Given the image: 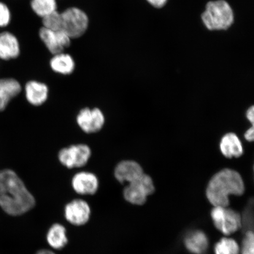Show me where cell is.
Here are the masks:
<instances>
[{"mask_svg":"<svg viewBox=\"0 0 254 254\" xmlns=\"http://www.w3.org/2000/svg\"><path fill=\"white\" fill-rule=\"evenodd\" d=\"M114 177L122 184L131 183L138 180L143 174L142 168L136 162L131 160L121 161L114 169Z\"/></svg>","mask_w":254,"mask_h":254,"instance_id":"cell-12","label":"cell"},{"mask_svg":"<svg viewBox=\"0 0 254 254\" xmlns=\"http://www.w3.org/2000/svg\"><path fill=\"white\" fill-rule=\"evenodd\" d=\"M241 254H254V236L252 230L247 231L244 237Z\"/></svg>","mask_w":254,"mask_h":254,"instance_id":"cell-22","label":"cell"},{"mask_svg":"<svg viewBox=\"0 0 254 254\" xmlns=\"http://www.w3.org/2000/svg\"><path fill=\"white\" fill-rule=\"evenodd\" d=\"M65 218L75 226L85 225L90 220L91 208L88 203L81 199L72 200L64 208Z\"/></svg>","mask_w":254,"mask_h":254,"instance_id":"cell-9","label":"cell"},{"mask_svg":"<svg viewBox=\"0 0 254 254\" xmlns=\"http://www.w3.org/2000/svg\"><path fill=\"white\" fill-rule=\"evenodd\" d=\"M91 154V150L88 145L78 144L62 148L59 152L58 159L63 166L72 169L84 167L90 160Z\"/></svg>","mask_w":254,"mask_h":254,"instance_id":"cell-7","label":"cell"},{"mask_svg":"<svg viewBox=\"0 0 254 254\" xmlns=\"http://www.w3.org/2000/svg\"><path fill=\"white\" fill-rule=\"evenodd\" d=\"M33 10L40 17H44L57 11L56 0H31Z\"/></svg>","mask_w":254,"mask_h":254,"instance_id":"cell-20","label":"cell"},{"mask_svg":"<svg viewBox=\"0 0 254 254\" xmlns=\"http://www.w3.org/2000/svg\"><path fill=\"white\" fill-rule=\"evenodd\" d=\"M22 90L21 85L14 78L0 79V111L4 110L12 98Z\"/></svg>","mask_w":254,"mask_h":254,"instance_id":"cell-15","label":"cell"},{"mask_svg":"<svg viewBox=\"0 0 254 254\" xmlns=\"http://www.w3.org/2000/svg\"><path fill=\"white\" fill-rule=\"evenodd\" d=\"M254 126L251 127L250 129L247 130L245 134V138L247 141H249L250 142H252L254 141Z\"/></svg>","mask_w":254,"mask_h":254,"instance_id":"cell-25","label":"cell"},{"mask_svg":"<svg viewBox=\"0 0 254 254\" xmlns=\"http://www.w3.org/2000/svg\"><path fill=\"white\" fill-rule=\"evenodd\" d=\"M39 34L41 39L54 55L63 53L65 48L70 45V38L62 31L48 29L43 27Z\"/></svg>","mask_w":254,"mask_h":254,"instance_id":"cell-10","label":"cell"},{"mask_svg":"<svg viewBox=\"0 0 254 254\" xmlns=\"http://www.w3.org/2000/svg\"><path fill=\"white\" fill-rule=\"evenodd\" d=\"M76 122L82 131L87 134L99 132L106 122L104 114L98 108H84L76 117Z\"/></svg>","mask_w":254,"mask_h":254,"instance_id":"cell-8","label":"cell"},{"mask_svg":"<svg viewBox=\"0 0 254 254\" xmlns=\"http://www.w3.org/2000/svg\"><path fill=\"white\" fill-rule=\"evenodd\" d=\"M47 241L49 246L54 249H63L68 243L65 228L60 224H53L48 231Z\"/></svg>","mask_w":254,"mask_h":254,"instance_id":"cell-18","label":"cell"},{"mask_svg":"<svg viewBox=\"0 0 254 254\" xmlns=\"http://www.w3.org/2000/svg\"><path fill=\"white\" fill-rule=\"evenodd\" d=\"M20 53V43L14 34L9 31L0 33V59L4 61L15 59Z\"/></svg>","mask_w":254,"mask_h":254,"instance_id":"cell-13","label":"cell"},{"mask_svg":"<svg viewBox=\"0 0 254 254\" xmlns=\"http://www.w3.org/2000/svg\"><path fill=\"white\" fill-rule=\"evenodd\" d=\"M71 186L78 194L94 195L99 188V180L94 173L81 171L73 176Z\"/></svg>","mask_w":254,"mask_h":254,"instance_id":"cell-11","label":"cell"},{"mask_svg":"<svg viewBox=\"0 0 254 254\" xmlns=\"http://www.w3.org/2000/svg\"><path fill=\"white\" fill-rule=\"evenodd\" d=\"M88 18L86 14L77 8H69L60 13V31L70 38L81 37L87 30Z\"/></svg>","mask_w":254,"mask_h":254,"instance_id":"cell-4","label":"cell"},{"mask_svg":"<svg viewBox=\"0 0 254 254\" xmlns=\"http://www.w3.org/2000/svg\"><path fill=\"white\" fill-rule=\"evenodd\" d=\"M202 19L209 30H227L233 23V12L224 0L211 1L206 5Z\"/></svg>","mask_w":254,"mask_h":254,"instance_id":"cell-3","label":"cell"},{"mask_svg":"<svg viewBox=\"0 0 254 254\" xmlns=\"http://www.w3.org/2000/svg\"><path fill=\"white\" fill-rule=\"evenodd\" d=\"M11 14L8 5L0 1V28L7 27L10 23Z\"/></svg>","mask_w":254,"mask_h":254,"instance_id":"cell-23","label":"cell"},{"mask_svg":"<svg viewBox=\"0 0 254 254\" xmlns=\"http://www.w3.org/2000/svg\"><path fill=\"white\" fill-rule=\"evenodd\" d=\"M155 7L161 8L166 4L167 0H147Z\"/></svg>","mask_w":254,"mask_h":254,"instance_id":"cell-24","label":"cell"},{"mask_svg":"<svg viewBox=\"0 0 254 254\" xmlns=\"http://www.w3.org/2000/svg\"><path fill=\"white\" fill-rule=\"evenodd\" d=\"M50 66L59 74L69 75L74 70L75 63L71 56L62 53L55 55L51 60Z\"/></svg>","mask_w":254,"mask_h":254,"instance_id":"cell-19","label":"cell"},{"mask_svg":"<svg viewBox=\"0 0 254 254\" xmlns=\"http://www.w3.org/2000/svg\"><path fill=\"white\" fill-rule=\"evenodd\" d=\"M36 205V199L14 171H0V206L11 216L23 215Z\"/></svg>","mask_w":254,"mask_h":254,"instance_id":"cell-1","label":"cell"},{"mask_svg":"<svg viewBox=\"0 0 254 254\" xmlns=\"http://www.w3.org/2000/svg\"><path fill=\"white\" fill-rule=\"evenodd\" d=\"M25 97L28 103L33 106H40L45 103L49 98V89L46 84L37 81H30L25 84Z\"/></svg>","mask_w":254,"mask_h":254,"instance_id":"cell-14","label":"cell"},{"mask_svg":"<svg viewBox=\"0 0 254 254\" xmlns=\"http://www.w3.org/2000/svg\"><path fill=\"white\" fill-rule=\"evenodd\" d=\"M36 254H56L52 251L48 250H41L39 251Z\"/></svg>","mask_w":254,"mask_h":254,"instance_id":"cell-27","label":"cell"},{"mask_svg":"<svg viewBox=\"0 0 254 254\" xmlns=\"http://www.w3.org/2000/svg\"><path fill=\"white\" fill-rule=\"evenodd\" d=\"M239 246L232 238H223L215 244V254H240Z\"/></svg>","mask_w":254,"mask_h":254,"instance_id":"cell-21","label":"cell"},{"mask_svg":"<svg viewBox=\"0 0 254 254\" xmlns=\"http://www.w3.org/2000/svg\"><path fill=\"white\" fill-rule=\"evenodd\" d=\"M155 187L151 178L144 174L138 180L125 187L124 197L132 204L141 205L147 201V196L153 193Z\"/></svg>","mask_w":254,"mask_h":254,"instance_id":"cell-6","label":"cell"},{"mask_svg":"<svg viewBox=\"0 0 254 254\" xmlns=\"http://www.w3.org/2000/svg\"><path fill=\"white\" fill-rule=\"evenodd\" d=\"M245 190L244 182L237 171L224 169L216 174L209 182L206 195L214 206L227 207L229 196L241 195Z\"/></svg>","mask_w":254,"mask_h":254,"instance_id":"cell-2","label":"cell"},{"mask_svg":"<svg viewBox=\"0 0 254 254\" xmlns=\"http://www.w3.org/2000/svg\"><path fill=\"white\" fill-rule=\"evenodd\" d=\"M254 108L253 106L250 107L247 111V117L248 120L254 125Z\"/></svg>","mask_w":254,"mask_h":254,"instance_id":"cell-26","label":"cell"},{"mask_svg":"<svg viewBox=\"0 0 254 254\" xmlns=\"http://www.w3.org/2000/svg\"><path fill=\"white\" fill-rule=\"evenodd\" d=\"M211 215L215 227L227 236L236 233L242 227V218L233 209L223 206H215L212 209Z\"/></svg>","mask_w":254,"mask_h":254,"instance_id":"cell-5","label":"cell"},{"mask_svg":"<svg viewBox=\"0 0 254 254\" xmlns=\"http://www.w3.org/2000/svg\"><path fill=\"white\" fill-rule=\"evenodd\" d=\"M220 149L222 154L227 158L239 157L243 154L242 144L234 133H228L222 137Z\"/></svg>","mask_w":254,"mask_h":254,"instance_id":"cell-17","label":"cell"},{"mask_svg":"<svg viewBox=\"0 0 254 254\" xmlns=\"http://www.w3.org/2000/svg\"><path fill=\"white\" fill-rule=\"evenodd\" d=\"M187 249L194 254H204L208 247V239L201 231H195L187 235L184 240Z\"/></svg>","mask_w":254,"mask_h":254,"instance_id":"cell-16","label":"cell"}]
</instances>
